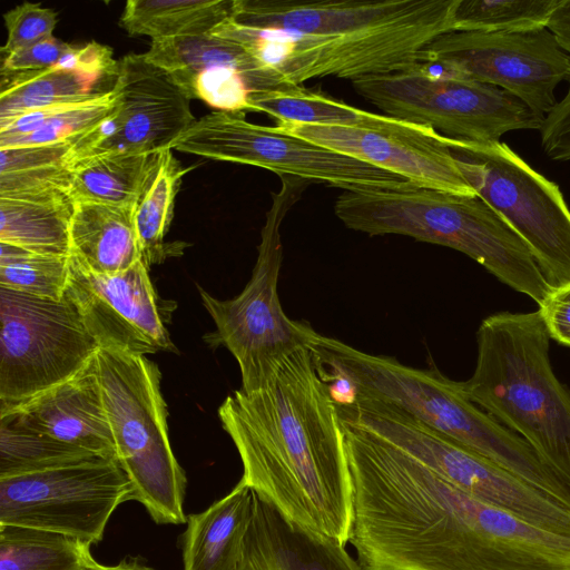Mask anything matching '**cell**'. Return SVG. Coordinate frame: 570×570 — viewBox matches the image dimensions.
<instances>
[{
  "label": "cell",
  "mask_w": 570,
  "mask_h": 570,
  "mask_svg": "<svg viewBox=\"0 0 570 570\" xmlns=\"http://www.w3.org/2000/svg\"><path fill=\"white\" fill-rule=\"evenodd\" d=\"M218 416L242 480L293 522L346 546L353 485L344 433L311 347L289 355L265 389L228 395Z\"/></svg>",
  "instance_id": "obj_1"
},
{
  "label": "cell",
  "mask_w": 570,
  "mask_h": 570,
  "mask_svg": "<svg viewBox=\"0 0 570 570\" xmlns=\"http://www.w3.org/2000/svg\"><path fill=\"white\" fill-rule=\"evenodd\" d=\"M309 347L324 372L348 381L354 396L396 406L557 499L568 494V483L523 439L474 404L460 382L436 367H411L320 333Z\"/></svg>",
  "instance_id": "obj_2"
},
{
  "label": "cell",
  "mask_w": 570,
  "mask_h": 570,
  "mask_svg": "<svg viewBox=\"0 0 570 570\" xmlns=\"http://www.w3.org/2000/svg\"><path fill=\"white\" fill-rule=\"evenodd\" d=\"M550 340L539 311L489 315L476 333L474 372L460 384L570 484V392L552 370Z\"/></svg>",
  "instance_id": "obj_3"
},
{
  "label": "cell",
  "mask_w": 570,
  "mask_h": 570,
  "mask_svg": "<svg viewBox=\"0 0 570 570\" xmlns=\"http://www.w3.org/2000/svg\"><path fill=\"white\" fill-rule=\"evenodd\" d=\"M334 212L347 228L370 236L403 235L459 250L538 305L552 292L525 243L479 196L422 187L344 190Z\"/></svg>",
  "instance_id": "obj_4"
},
{
  "label": "cell",
  "mask_w": 570,
  "mask_h": 570,
  "mask_svg": "<svg viewBox=\"0 0 570 570\" xmlns=\"http://www.w3.org/2000/svg\"><path fill=\"white\" fill-rule=\"evenodd\" d=\"M279 177L282 187L273 194L266 213L247 285L229 299H218L198 286L202 302L216 325L204 338L210 347L224 346L233 354L240 370V389L246 393L265 389L285 360L309 346L317 335L309 324L285 314L277 291L283 259L281 225L313 181Z\"/></svg>",
  "instance_id": "obj_5"
},
{
  "label": "cell",
  "mask_w": 570,
  "mask_h": 570,
  "mask_svg": "<svg viewBox=\"0 0 570 570\" xmlns=\"http://www.w3.org/2000/svg\"><path fill=\"white\" fill-rule=\"evenodd\" d=\"M96 357L116 458L131 483L132 500L158 524L186 523L187 480L170 445L157 364L108 348H99Z\"/></svg>",
  "instance_id": "obj_6"
},
{
  "label": "cell",
  "mask_w": 570,
  "mask_h": 570,
  "mask_svg": "<svg viewBox=\"0 0 570 570\" xmlns=\"http://www.w3.org/2000/svg\"><path fill=\"white\" fill-rule=\"evenodd\" d=\"M343 423L407 453L468 494L539 528L570 535V509L546 491L384 402L356 396Z\"/></svg>",
  "instance_id": "obj_7"
},
{
  "label": "cell",
  "mask_w": 570,
  "mask_h": 570,
  "mask_svg": "<svg viewBox=\"0 0 570 570\" xmlns=\"http://www.w3.org/2000/svg\"><path fill=\"white\" fill-rule=\"evenodd\" d=\"M465 180L520 236L552 289L570 285V209L559 186L501 141L449 137Z\"/></svg>",
  "instance_id": "obj_8"
},
{
  "label": "cell",
  "mask_w": 570,
  "mask_h": 570,
  "mask_svg": "<svg viewBox=\"0 0 570 570\" xmlns=\"http://www.w3.org/2000/svg\"><path fill=\"white\" fill-rule=\"evenodd\" d=\"M354 90L385 115L432 127L474 142L500 141L513 130L540 129L543 117L520 99L469 78H443L409 70L352 81Z\"/></svg>",
  "instance_id": "obj_9"
},
{
  "label": "cell",
  "mask_w": 570,
  "mask_h": 570,
  "mask_svg": "<svg viewBox=\"0 0 570 570\" xmlns=\"http://www.w3.org/2000/svg\"><path fill=\"white\" fill-rule=\"evenodd\" d=\"M219 161L252 165L344 190H405L407 179L351 156L253 124L244 112L215 110L197 119L171 146Z\"/></svg>",
  "instance_id": "obj_10"
},
{
  "label": "cell",
  "mask_w": 570,
  "mask_h": 570,
  "mask_svg": "<svg viewBox=\"0 0 570 570\" xmlns=\"http://www.w3.org/2000/svg\"><path fill=\"white\" fill-rule=\"evenodd\" d=\"M99 346L75 305L0 286V409L79 372Z\"/></svg>",
  "instance_id": "obj_11"
},
{
  "label": "cell",
  "mask_w": 570,
  "mask_h": 570,
  "mask_svg": "<svg viewBox=\"0 0 570 570\" xmlns=\"http://www.w3.org/2000/svg\"><path fill=\"white\" fill-rule=\"evenodd\" d=\"M131 483L116 458L92 456L70 464L0 478V524L102 540L107 523Z\"/></svg>",
  "instance_id": "obj_12"
},
{
  "label": "cell",
  "mask_w": 570,
  "mask_h": 570,
  "mask_svg": "<svg viewBox=\"0 0 570 570\" xmlns=\"http://www.w3.org/2000/svg\"><path fill=\"white\" fill-rule=\"evenodd\" d=\"M213 33L244 45L295 86L328 76L353 81L366 76L409 70L425 61L426 48L441 37L426 31L368 39L308 36L254 30L230 19Z\"/></svg>",
  "instance_id": "obj_13"
},
{
  "label": "cell",
  "mask_w": 570,
  "mask_h": 570,
  "mask_svg": "<svg viewBox=\"0 0 570 570\" xmlns=\"http://www.w3.org/2000/svg\"><path fill=\"white\" fill-rule=\"evenodd\" d=\"M466 77L501 88L544 117L557 105L556 88L570 79V59L548 29L527 32L453 31L425 50Z\"/></svg>",
  "instance_id": "obj_14"
},
{
  "label": "cell",
  "mask_w": 570,
  "mask_h": 570,
  "mask_svg": "<svg viewBox=\"0 0 570 570\" xmlns=\"http://www.w3.org/2000/svg\"><path fill=\"white\" fill-rule=\"evenodd\" d=\"M459 0H234L230 20L259 31L368 39L454 31Z\"/></svg>",
  "instance_id": "obj_15"
},
{
  "label": "cell",
  "mask_w": 570,
  "mask_h": 570,
  "mask_svg": "<svg viewBox=\"0 0 570 570\" xmlns=\"http://www.w3.org/2000/svg\"><path fill=\"white\" fill-rule=\"evenodd\" d=\"M278 130L399 175L413 185L478 196L448 146L432 127L389 116L376 126H322L277 122Z\"/></svg>",
  "instance_id": "obj_16"
},
{
  "label": "cell",
  "mask_w": 570,
  "mask_h": 570,
  "mask_svg": "<svg viewBox=\"0 0 570 570\" xmlns=\"http://www.w3.org/2000/svg\"><path fill=\"white\" fill-rule=\"evenodd\" d=\"M145 56L189 100L218 111L257 112L259 95L295 86L244 45L213 33L151 40Z\"/></svg>",
  "instance_id": "obj_17"
},
{
  "label": "cell",
  "mask_w": 570,
  "mask_h": 570,
  "mask_svg": "<svg viewBox=\"0 0 570 570\" xmlns=\"http://www.w3.org/2000/svg\"><path fill=\"white\" fill-rule=\"evenodd\" d=\"M65 296L99 348L144 356L176 350L148 268L140 261L122 273L100 275L70 256Z\"/></svg>",
  "instance_id": "obj_18"
},
{
  "label": "cell",
  "mask_w": 570,
  "mask_h": 570,
  "mask_svg": "<svg viewBox=\"0 0 570 570\" xmlns=\"http://www.w3.org/2000/svg\"><path fill=\"white\" fill-rule=\"evenodd\" d=\"M114 91L119 102L88 154L153 155L170 146L197 120L189 99L145 53H128L118 61Z\"/></svg>",
  "instance_id": "obj_19"
},
{
  "label": "cell",
  "mask_w": 570,
  "mask_h": 570,
  "mask_svg": "<svg viewBox=\"0 0 570 570\" xmlns=\"http://www.w3.org/2000/svg\"><path fill=\"white\" fill-rule=\"evenodd\" d=\"M96 355L68 380L0 409V419L94 454L116 458Z\"/></svg>",
  "instance_id": "obj_20"
},
{
  "label": "cell",
  "mask_w": 570,
  "mask_h": 570,
  "mask_svg": "<svg viewBox=\"0 0 570 570\" xmlns=\"http://www.w3.org/2000/svg\"><path fill=\"white\" fill-rule=\"evenodd\" d=\"M112 49L91 41L77 47L61 63L39 70H1L0 122L51 106L80 102L110 89L106 80H116L118 61ZM112 90V89H111Z\"/></svg>",
  "instance_id": "obj_21"
},
{
  "label": "cell",
  "mask_w": 570,
  "mask_h": 570,
  "mask_svg": "<svg viewBox=\"0 0 570 570\" xmlns=\"http://www.w3.org/2000/svg\"><path fill=\"white\" fill-rule=\"evenodd\" d=\"M238 570H364L340 541L286 518L253 491Z\"/></svg>",
  "instance_id": "obj_22"
},
{
  "label": "cell",
  "mask_w": 570,
  "mask_h": 570,
  "mask_svg": "<svg viewBox=\"0 0 570 570\" xmlns=\"http://www.w3.org/2000/svg\"><path fill=\"white\" fill-rule=\"evenodd\" d=\"M253 510V490L240 479L232 491L189 514L183 537V570H238Z\"/></svg>",
  "instance_id": "obj_23"
},
{
  "label": "cell",
  "mask_w": 570,
  "mask_h": 570,
  "mask_svg": "<svg viewBox=\"0 0 570 570\" xmlns=\"http://www.w3.org/2000/svg\"><path fill=\"white\" fill-rule=\"evenodd\" d=\"M75 200L69 189L0 194V243L33 253L70 256Z\"/></svg>",
  "instance_id": "obj_24"
},
{
  "label": "cell",
  "mask_w": 570,
  "mask_h": 570,
  "mask_svg": "<svg viewBox=\"0 0 570 570\" xmlns=\"http://www.w3.org/2000/svg\"><path fill=\"white\" fill-rule=\"evenodd\" d=\"M70 256L83 268L116 275L140 261L134 207L75 202Z\"/></svg>",
  "instance_id": "obj_25"
},
{
  "label": "cell",
  "mask_w": 570,
  "mask_h": 570,
  "mask_svg": "<svg viewBox=\"0 0 570 570\" xmlns=\"http://www.w3.org/2000/svg\"><path fill=\"white\" fill-rule=\"evenodd\" d=\"M119 110L112 90L73 104L51 106L0 122V149L75 140L98 132Z\"/></svg>",
  "instance_id": "obj_26"
},
{
  "label": "cell",
  "mask_w": 570,
  "mask_h": 570,
  "mask_svg": "<svg viewBox=\"0 0 570 570\" xmlns=\"http://www.w3.org/2000/svg\"><path fill=\"white\" fill-rule=\"evenodd\" d=\"M183 167L173 154L165 149L149 156L141 187L134 205V224L140 262L150 265L165 257L164 237L174 215L175 198L183 177L191 169Z\"/></svg>",
  "instance_id": "obj_27"
},
{
  "label": "cell",
  "mask_w": 570,
  "mask_h": 570,
  "mask_svg": "<svg viewBox=\"0 0 570 570\" xmlns=\"http://www.w3.org/2000/svg\"><path fill=\"white\" fill-rule=\"evenodd\" d=\"M234 0H128L119 24L151 40L208 35L233 13Z\"/></svg>",
  "instance_id": "obj_28"
},
{
  "label": "cell",
  "mask_w": 570,
  "mask_h": 570,
  "mask_svg": "<svg viewBox=\"0 0 570 570\" xmlns=\"http://www.w3.org/2000/svg\"><path fill=\"white\" fill-rule=\"evenodd\" d=\"M101 129L75 140L0 149V194L69 189L76 163L92 148Z\"/></svg>",
  "instance_id": "obj_29"
},
{
  "label": "cell",
  "mask_w": 570,
  "mask_h": 570,
  "mask_svg": "<svg viewBox=\"0 0 570 570\" xmlns=\"http://www.w3.org/2000/svg\"><path fill=\"white\" fill-rule=\"evenodd\" d=\"M90 544L48 530L0 524V570H91Z\"/></svg>",
  "instance_id": "obj_30"
},
{
  "label": "cell",
  "mask_w": 570,
  "mask_h": 570,
  "mask_svg": "<svg viewBox=\"0 0 570 570\" xmlns=\"http://www.w3.org/2000/svg\"><path fill=\"white\" fill-rule=\"evenodd\" d=\"M150 155L88 154L75 165L69 193L75 202L134 207Z\"/></svg>",
  "instance_id": "obj_31"
},
{
  "label": "cell",
  "mask_w": 570,
  "mask_h": 570,
  "mask_svg": "<svg viewBox=\"0 0 570 570\" xmlns=\"http://www.w3.org/2000/svg\"><path fill=\"white\" fill-rule=\"evenodd\" d=\"M257 112H265L276 122H297L322 126H376L389 116L363 110L337 100L322 91L293 86L259 95Z\"/></svg>",
  "instance_id": "obj_32"
},
{
  "label": "cell",
  "mask_w": 570,
  "mask_h": 570,
  "mask_svg": "<svg viewBox=\"0 0 570 570\" xmlns=\"http://www.w3.org/2000/svg\"><path fill=\"white\" fill-rule=\"evenodd\" d=\"M92 456L97 454L0 419V478L39 472Z\"/></svg>",
  "instance_id": "obj_33"
},
{
  "label": "cell",
  "mask_w": 570,
  "mask_h": 570,
  "mask_svg": "<svg viewBox=\"0 0 570 570\" xmlns=\"http://www.w3.org/2000/svg\"><path fill=\"white\" fill-rule=\"evenodd\" d=\"M561 0H459L454 31L527 32L544 29Z\"/></svg>",
  "instance_id": "obj_34"
},
{
  "label": "cell",
  "mask_w": 570,
  "mask_h": 570,
  "mask_svg": "<svg viewBox=\"0 0 570 570\" xmlns=\"http://www.w3.org/2000/svg\"><path fill=\"white\" fill-rule=\"evenodd\" d=\"M70 256L33 253L0 243V286L60 301L69 278Z\"/></svg>",
  "instance_id": "obj_35"
},
{
  "label": "cell",
  "mask_w": 570,
  "mask_h": 570,
  "mask_svg": "<svg viewBox=\"0 0 570 570\" xmlns=\"http://www.w3.org/2000/svg\"><path fill=\"white\" fill-rule=\"evenodd\" d=\"M7 41L2 56L10 55L53 37L58 22L57 13L40 3L22 2L3 14Z\"/></svg>",
  "instance_id": "obj_36"
},
{
  "label": "cell",
  "mask_w": 570,
  "mask_h": 570,
  "mask_svg": "<svg viewBox=\"0 0 570 570\" xmlns=\"http://www.w3.org/2000/svg\"><path fill=\"white\" fill-rule=\"evenodd\" d=\"M77 47L55 37L2 56L1 70L27 71L57 66L70 57Z\"/></svg>",
  "instance_id": "obj_37"
},
{
  "label": "cell",
  "mask_w": 570,
  "mask_h": 570,
  "mask_svg": "<svg viewBox=\"0 0 570 570\" xmlns=\"http://www.w3.org/2000/svg\"><path fill=\"white\" fill-rule=\"evenodd\" d=\"M541 145L552 160H570V95L563 97L548 112L540 127Z\"/></svg>",
  "instance_id": "obj_38"
},
{
  "label": "cell",
  "mask_w": 570,
  "mask_h": 570,
  "mask_svg": "<svg viewBox=\"0 0 570 570\" xmlns=\"http://www.w3.org/2000/svg\"><path fill=\"white\" fill-rule=\"evenodd\" d=\"M538 311L550 338L570 347V285L552 289Z\"/></svg>",
  "instance_id": "obj_39"
},
{
  "label": "cell",
  "mask_w": 570,
  "mask_h": 570,
  "mask_svg": "<svg viewBox=\"0 0 570 570\" xmlns=\"http://www.w3.org/2000/svg\"><path fill=\"white\" fill-rule=\"evenodd\" d=\"M547 28L554 35L558 43L570 59V0H561ZM568 82L567 95H570V79Z\"/></svg>",
  "instance_id": "obj_40"
},
{
  "label": "cell",
  "mask_w": 570,
  "mask_h": 570,
  "mask_svg": "<svg viewBox=\"0 0 570 570\" xmlns=\"http://www.w3.org/2000/svg\"><path fill=\"white\" fill-rule=\"evenodd\" d=\"M91 570H153V569H150L146 566H142L136 561H132V562L121 561L115 566H104V564L98 563Z\"/></svg>",
  "instance_id": "obj_41"
}]
</instances>
